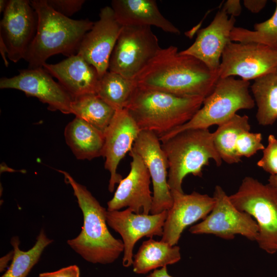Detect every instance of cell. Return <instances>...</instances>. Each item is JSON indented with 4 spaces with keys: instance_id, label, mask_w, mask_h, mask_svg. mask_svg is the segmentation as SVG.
<instances>
[{
    "instance_id": "6da1fadb",
    "label": "cell",
    "mask_w": 277,
    "mask_h": 277,
    "mask_svg": "<svg viewBox=\"0 0 277 277\" xmlns=\"http://www.w3.org/2000/svg\"><path fill=\"white\" fill-rule=\"evenodd\" d=\"M219 78V71L210 70L197 58L170 46L161 48L133 80L141 88L205 98Z\"/></svg>"
},
{
    "instance_id": "7a4b0ae2",
    "label": "cell",
    "mask_w": 277,
    "mask_h": 277,
    "mask_svg": "<svg viewBox=\"0 0 277 277\" xmlns=\"http://www.w3.org/2000/svg\"><path fill=\"white\" fill-rule=\"evenodd\" d=\"M30 3L37 13L38 24L25 58L29 64L28 68L43 67L47 59L55 54L68 57L76 54L94 22L65 16L49 6L46 0H32Z\"/></svg>"
},
{
    "instance_id": "3957f363",
    "label": "cell",
    "mask_w": 277,
    "mask_h": 277,
    "mask_svg": "<svg viewBox=\"0 0 277 277\" xmlns=\"http://www.w3.org/2000/svg\"><path fill=\"white\" fill-rule=\"evenodd\" d=\"M72 188L83 215L80 234L67 241L69 246L86 261L93 264L113 263L124 250L123 241L115 238L107 228L106 210L84 185L68 172L58 170Z\"/></svg>"
},
{
    "instance_id": "277c9868",
    "label": "cell",
    "mask_w": 277,
    "mask_h": 277,
    "mask_svg": "<svg viewBox=\"0 0 277 277\" xmlns=\"http://www.w3.org/2000/svg\"><path fill=\"white\" fill-rule=\"evenodd\" d=\"M204 100L137 87L126 109L141 131H152L160 137L188 122Z\"/></svg>"
},
{
    "instance_id": "5b68a950",
    "label": "cell",
    "mask_w": 277,
    "mask_h": 277,
    "mask_svg": "<svg viewBox=\"0 0 277 277\" xmlns=\"http://www.w3.org/2000/svg\"><path fill=\"white\" fill-rule=\"evenodd\" d=\"M161 143L168 163V185L171 193H184L182 185L186 176L202 177L203 167L210 160L217 167L223 162L209 129L186 130Z\"/></svg>"
},
{
    "instance_id": "8992f818",
    "label": "cell",
    "mask_w": 277,
    "mask_h": 277,
    "mask_svg": "<svg viewBox=\"0 0 277 277\" xmlns=\"http://www.w3.org/2000/svg\"><path fill=\"white\" fill-rule=\"evenodd\" d=\"M250 87L249 81L233 76L220 78L193 116L185 124L160 136V141L163 142L186 130L218 126L238 111L253 108L255 104L250 94Z\"/></svg>"
},
{
    "instance_id": "52a82bcc",
    "label": "cell",
    "mask_w": 277,
    "mask_h": 277,
    "mask_svg": "<svg viewBox=\"0 0 277 277\" xmlns=\"http://www.w3.org/2000/svg\"><path fill=\"white\" fill-rule=\"evenodd\" d=\"M240 210L250 215L258 226L256 240L269 254L277 252V189L251 176L242 181L239 189L229 195Z\"/></svg>"
},
{
    "instance_id": "ba28073f",
    "label": "cell",
    "mask_w": 277,
    "mask_h": 277,
    "mask_svg": "<svg viewBox=\"0 0 277 277\" xmlns=\"http://www.w3.org/2000/svg\"><path fill=\"white\" fill-rule=\"evenodd\" d=\"M149 26H123L109 64L108 71L133 80L161 49Z\"/></svg>"
},
{
    "instance_id": "9c48e42d",
    "label": "cell",
    "mask_w": 277,
    "mask_h": 277,
    "mask_svg": "<svg viewBox=\"0 0 277 277\" xmlns=\"http://www.w3.org/2000/svg\"><path fill=\"white\" fill-rule=\"evenodd\" d=\"M213 197L214 205L212 210L202 222L192 226L190 232L213 234L225 240L233 239L239 234L256 241L258 226L253 218L239 210L220 186L215 187Z\"/></svg>"
},
{
    "instance_id": "30bf717a",
    "label": "cell",
    "mask_w": 277,
    "mask_h": 277,
    "mask_svg": "<svg viewBox=\"0 0 277 277\" xmlns=\"http://www.w3.org/2000/svg\"><path fill=\"white\" fill-rule=\"evenodd\" d=\"M277 69V49L256 43L231 42L222 55L220 78L255 80Z\"/></svg>"
},
{
    "instance_id": "8fae6325",
    "label": "cell",
    "mask_w": 277,
    "mask_h": 277,
    "mask_svg": "<svg viewBox=\"0 0 277 277\" xmlns=\"http://www.w3.org/2000/svg\"><path fill=\"white\" fill-rule=\"evenodd\" d=\"M38 17L30 1L10 0L0 23V47L16 63L25 58L36 33Z\"/></svg>"
},
{
    "instance_id": "7c38bea8",
    "label": "cell",
    "mask_w": 277,
    "mask_h": 277,
    "mask_svg": "<svg viewBox=\"0 0 277 277\" xmlns=\"http://www.w3.org/2000/svg\"><path fill=\"white\" fill-rule=\"evenodd\" d=\"M161 142L154 132L141 131L132 147L143 161L152 180L151 214L168 211L173 203L168 185V163Z\"/></svg>"
},
{
    "instance_id": "4fadbf2b",
    "label": "cell",
    "mask_w": 277,
    "mask_h": 277,
    "mask_svg": "<svg viewBox=\"0 0 277 277\" xmlns=\"http://www.w3.org/2000/svg\"><path fill=\"white\" fill-rule=\"evenodd\" d=\"M0 88L21 90L47 104L50 110L71 113L72 97L43 67L23 69L17 75L2 77Z\"/></svg>"
},
{
    "instance_id": "5bb4252c",
    "label": "cell",
    "mask_w": 277,
    "mask_h": 277,
    "mask_svg": "<svg viewBox=\"0 0 277 277\" xmlns=\"http://www.w3.org/2000/svg\"><path fill=\"white\" fill-rule=\"evenodd\" d=\"M123 27L111 7L106 6L81 42L76 54L95 68L100 78L108 71L110 58Z\"/></svg>"
},
{
    "instance_id": "9a60e30c",
    "label": "cell",
    "mask_w": 277,
    "mask_h": 277,
    "mask_svg": "<svg viewBox=\"0 0 277 277\" xmlns=\"http://www.w3.org/2000/svg\"><path fill=\"white\" fill-rule=\"evenodd\" d=\"M167 211L156 214H136L130 209L106 212L107 225L118 233L124 245L123 265L131 266L133 261V250L135 243L144 236L152 238L162 236Z\"/></svg>"
},
{
    "instance_id": "2e32d148",
    "label": "cell",
    "mask_w": 277,
    "mask_h": 277,
    "mask_svg": "<svg viewBox=\"0 0 277 277\" xmlns=\"http://www.w3.org/2000/svg\"><path fill=\"white\" fill-rule=\"evenodd\" d=\"M141 130L128 110H116L104 132V145L102 156L105 159V168L110 174L108 190L112 192L116 184L123 179L117 172L120 161L133 147Z\"/></svg>"
},
{
    "instance_id": "e0dca14e",
    "label": "cell",
    "mask_w": 277,
    "mask_h": 277,
    "mask_svg": "<svg viewBox=\"0 0 277 277\" xmlns=\"http://www.w3.org/2000/svg\"><path fill=\"white\" fill-rule=\"evenodd\" d=\"M129 155L132 158L129 173L119 183L113 197L107 203V210L127 207L135 213L149 214L152 204L151 177L142 158L133 148Z\"/></svg>"
},
{
    "instance_id": "ac0fdd59",
    "label": "cell",
    "mask_w": 277,
    "mask_h": 277,
    "mask_svg": "<svg viewBox=\"0 0 277 277\" xmlns=\"http://www.w3.org/2000/svg\"><path fill=\"white\" fill-rule=\"evenodd\" d=\"M173 203L167 211L162 241L176 245L184 230L200 220H204L214 205L213 196L194 191L190 194L171 193Z\"/></svg>"
},
{
    "instance_id": "d6986e66",
    "label": "cell",
    "mask_w": 277,
    "mask_h": 277,
    "mask_svg": "<svg viewBox=\"0 0 277 277\" xmlns=\"http://www.w3.org/2000/svg\"><path fill=\"white\" fill-rule=\"evenodd\" d=\"M236 19L222 10L216 13L210 24L201 29L194 43L180 51L197 58L210 70L219 71L221 60L226 46L231 42L230 34Z\"/></svg>"
},
{
    "instance_id": "ffe728a7",
    "label": "cell",
    "mask_w": 277,
    "mask_h": 277,
    "mask_svg": "<svg viewBox=\"0 0 277 277\" xmlns=\"http://www.w3.org/2000/svg\"><path fill=\"white\" fill-rule=\"evenodd\" d=\"M43 67L67 91L72 98L96 94L100 78L95 68L76 54L54 64Z\"/></svg>"
},
{
    "instance_id": "44dd1931",
    "label": "cell",
    "mask_w": 277,
    "mask_h": 277,
    "mask_svg": "<svg viewBox=\"0 0 277 277\" xmlns=\"http://www.w3.org/2000/svg\"><path fill=\"white\" fill-rule=\"evenodd\" d=\"M111 8L123 26H149L180 34V31L160 12L154 0H113Z\"/></svg>"
},
{
    "instance_id": "7402d4cb",
    "label": "cell",
    "mask_w": 277,
    "mask_h": 277,
    "mask_svg": "<svg viewBox=\"0 0 277 277\" xmlns=\"http://www.w3.org/2000/svg\"><path fill=\"white\" fill-rule=\"evenodd\" d=\"M64 136L76 159L90 160L102 156L104 133L84 120L75 117L66 126Z\"/></svg>"
},
{
    "instance_id": "603a6c76",
    "label": "cell",
    "mask_w": 277,
    "mask_h": 277,
    "mask_svg": "<svg viewBox=\"0 0 277 277\" xmlns=\"http://www.w3.org/2000/svg\"><path fill=\"white\" fill-rule=\"evenodd\" d=\"M181 259L179 246L150 238L142 244L133 255V270L137 274H145L157 268L176 263Z\"/></svg>"
},
{
    "instance_id": "cb8c5ba5",
    "label": "cell",
    "mask_w": 277,
    "mask_h": 277,
    "mask_svg": "<svg viewBox=\"0 0 277 277\" xmlns=\"http://www.w3.org/2000/svg\"><path fill=\"white\" fill-rule=\"evenodd\" d=\"M250 88L258 124L272 125L277 120V69L254 80Z\"/></svg>"
},
{
    "instance_id": "d4e9b609",
    "label": "cell",
    "mask_w": 277,
    "mask_h": 277,
    "mask_svg": "<svg viewBox=\"0 0 277 277\" xmlns=\"http://www.w3.org/2000/svg\"><path fill=\"white\" fill-rule=\"evenodd\" d=\"M249 117L237 113L217 126L213 132L214 147L223 161L228 164L241 161L236 153V144L239 136L250 131Z\"/></svg>"
},
{
    "instance_id": "484cf974",
    "label": "cell",
    "mask_w": 277,
    "mask_h": 277,
    "mask_svg": "<svg viewBox=\"0 0 277 277\" xmlns=\"http://www.w3.org/2000/svg\"><path fill=\"white\" fill-rule=\"evenodd\" d=\"M136 88L133 80L108 71L100 78L96 94L116 111L126 108Z\"/></svg>"
},
{
    "instance_id": "4316f807",
    "label": "cell",
    "mask_w": 277,
    "mask_h": 277,
    "mask_svg": "<svg viewBox=\"0 0 277 277\" xmlns=\"http://www.w3.org/2000/svg\"><path fill=\"white\" fill-rule=\"evenodd\" d=\"M71 113L104 132L115 110L96 94H88L73 98Z\"/></svg>"
},
{
    "instance_id": "83f0119b",
    "label": "cell",
    "mask_w": 277,
    "mask_h": 277,
    "mask_svg": "<svg viewBox=\"0 0 277 277\" xmlns=\"http://www.w3.org/2000/svg\"><path fill=\"white\" fill-rule=\"evenodd\" d=\"M52 242L42 229L34 245L24 251L19 249V238L13 237L10 242L13 248V257L8 269L1 277H26L39 260L45 248Z\"/></svg>"
},
{
    "instance_id": "f1b7e54d",
    "label": "cell",
    "mask_w": 277,
    "mask_h": 277,
    "mask_svg": "<svg viewBox=\"0 0 277 277\" xmlns=\"http://www.w3.org/2000/svg\"><path fill=\"white\" fill-rule=\"evenodd\" d=\"M273 2L276 6L271 17L264 22L255 24L253 30L234 27L231 32V41L256 43L277 49V0Z\"/></svg>"
},
{
    "instance_id": "f546056e",
    "label": "cell",
    "mask_w": 277,
    "mask_h": 277,
    "mask_svg": "<svg viewBox=\"0 0 277 277\" xmlns=\"http://www.w3.org/2000/svg\"><path fill=\"white\" fill-rule=\"evenodd\" d=\"M264 148L262 134L248 131L242 133L239 136L235 150L237 155L241 159L242 157H251L258 151H263Z\"/></svg>"
},
{
    "instance_id": "4dcf8cb0",
    "label": "cell",
    "mask_w": 277,
    "mask_h": 277,
    "mask_svg": "<svg viewBox=\"0 0 277 277\" xmlns=\"http://www.w3.org/2000/svg\"><path fill=\"white\" fill-rule=\"evenodd\" d=\"M257 165L270 175H277V138L274 135H269L268 144Z\"/></svg>"
},
{
    "instance_id": "1f68e13d",
    "label": "cell",
    "mask_w": 277,
    "mask_h": 277,
    "mask_svg": "<svg viewBox=\"0 0 277 277\" xmlns=\"http://www.w3.org/2000/svg\"><path fill=\"white\" fill-rule=\"evenodd\" d=\"M49 6L59 13L68 17L80 10L84 0H46Z\"/></svg>"
},
{
    "instance_id": "d6a6232c",
    "label": "cell",
    "mask_w": 277,
    "mask_h": 277,
    "mask_svg": "<svg viewBox=\"0 0 277 277\" xmlns=\"http://www.w3.org/2000/svg\"><path fill=\"white\" fill-rule=\"evenodd\" d=\"M80 271L76 265H71L58 270L40 273L38 277H80Z\"/></svg>"
},
{
    "instance_id": "836d02e7",
    "label": "cell",
    "mask_w": 277,
    "mask_h": 277,
    "mask_svg": "<svg viewBox=\"0 0 277 277\" xmlns=\"http://www.w3.org/2000/svg\"><path fill=\"white\" fill-rule=\"evenodd\" d=\"M228 16L236 17L242 12V6L239 0H228L224 3L221 8Z\"/></svg>"
},
{
    "instance_id": "e575fe53",
    "label": "cell",
    "mask_w": 277,
    "mask_h": 277,
    "mask_svg": "<svg viewBox=\"0 0 277 277\" xmlns=\"http://www.w3.org/2000/svg\"><path fill=\"white\" fill-rule=\"evenodd\" d=\"M266 0H244L243 4L245 8L252 13H257L266 6Z\"/></svg>"
},
{
    "instance_id": "d590c367",
    "label": "cell",
    "mask_w": 277,
    "mask_h": 277,
    "mask_svg": "<svg viewBox=\"0 0 277 277\" xmlns=\"http://www.w3.org/2000/svg\"><path fill=\"white\" fill-rule=\"evenodd\" d=\"M13 257V250L10 251L0 259V271H3L7 267L8 263Z\"/></svg>"
},
{
    "instance_id": "8d00e7d4",
    "label": "cell",
    "mask_w": 277,
    "mask_h": 277,
    "mask_svg": "<svg viewBox=\"0 0 277 277\" xmlns=\"http://www.w3.org/2000/svg\"><path fill=\"white\" fill-rule=\"evenodd\" d=\"M146 277H173L168 272L167 267L161 268L160 269L154 270Z\"/></svg>"
},
{
    "instance_id": "74e56055",
    "label": "cell",
    "mask_w": 277,
    "mask_h": 277,
    "mask_svg": "<svg viewBox=\"0 0 277 277\" xmlns=\"http://www.w3.org/2000/svg\"><path fill=\"white\" fill-rule=\"evenodd\" d=\"M268 181L269 184L277 189V175H270Z\"/></svg>"
},
{
    "instance_id": "f35d334b",
    "label": "cell",
    "mask_w": 277,
    "mask_h": 277,
    "mask_svg": "<svg viewBox=\"0 0 277 277\" xmlns=\"http://www.w3.org/2000/svg\"><path fill=\"white\" fill-rule=\"evenodd\" d=\"M8 3V1L6 0H1L0 1V12L1 13L4 12L5 10L6 9L7 4Z\"/></svg>"
}]
</instances>
